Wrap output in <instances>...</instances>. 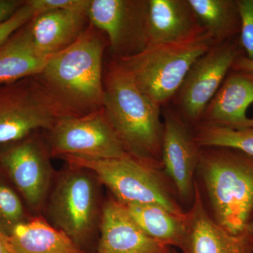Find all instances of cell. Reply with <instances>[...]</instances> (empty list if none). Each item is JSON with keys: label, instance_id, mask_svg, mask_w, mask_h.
<instances>
[{"label": "cell", "instance_id": "28", "mask_svg": "<svg viewBox=\"0 0 253 253\" xmlns=\"http://www.w3.org/2000/svg\"><path fill=\"white\" fill-rule=\"evenodd\" d=\"M232 68L253 73V61L248 59L245 55H243L236 59Z\"/></svg>", "mask_w": 253, "mask_h": 253}, {"label": "cell", "instance_id": "29", "mask_svg": "<svg viewBox=\"0 0 253 253\" xmlns=\"http://www.w3.org/2000/svg\"><path fill=\"white\" fill-rule=\"evenodd\" d=\"M0 253H14L10 245L9 238L0 231Z\"/></svg>", "mask_w": 253, "mask_h": 253}, {"label": "cell", "instance_id": "26", "mask_svg": "<svg viewBox=\"0 0 253 253\" xmlns=\"http://www.w3.org/2000/svg\"><path fill=\"white\" fill-rule=\"evenodd\" d=\"M36 14L52 10L87 11L91 0H28Z\"/></svg>", "mask_w": 253, "mask_h": 253}, {"label": "cell", "instance_id": "13", "mask_svg": "<svg viewBox=\"0 0 253 253\" xmlns=\"http://www.w3.org/2000/svg\"><path fill=\"white\" fill-rule=\"evenodd\" d=\"M161 163L181 199L194 198L200 148L180 116L168 112L163 123Z\"/></svg>", "mask_w": 253, "mask_h": 253}, {"label": "cell", "instance_id": "27", "mask_svg": "<svg viewBox=\"0 0 253 253\" xmlns=\"http://www.w3.org/2000/svg\"><path fill=\"white\" fill-rule=\"evenodd\" d=\"M24 2L23 0H0V23L11 17Z\"/></svg>", "mask_w": 253, "mask_h": 253}, {"label": "cell", "instance_id": "18", "mask_svg": "<svg viewBox=\"0 0 253 253\" xmlns=\"http://www.w3.org/2000/svg\"><path fill=\"white\" fill-rule=\"evenodd\" d=\"M49 57L37 51L26 23L0 46V85L38 76Z\"/></svg>", "mask_w": 253, "mask_h": 253}, {"label": "cell", "instance_id": "20", "mask_svg": "<svg viewBox=\"0 0 253 253\" xmlns=\"http://www.w3.org/2000/svg\"><path fill=\"white\" fill-rule=\"evenodd\" d=\"M123 206L132 220L146 236L168 247L181 249L185 234V215H176L158 205Z\"/></svg>", "mask_w": 253, "mask_h": 253}, {"label": "cell", "instance_id": "23", "mask_svg": "<svg viewBox=\"0 0 253 253\" xmlns=\"http://www.w3.org/2000/svg\"><path fill=\"white\" fill-rule=\"evenodd\" d=\"M26 221L22 202L17 194L0 181V231L9 236L16 226Z\"/></svg>", "mask_w": 253, "mask_h": 253}, {"label": "cell", "instance_id": "30", "mask_svg": "<svg viewBox=\"0 0 253 253\" xmlns=\"http://www.w3.org/2000/svg\"><path fill=\"white\" fill-rule=\"evenodd\" d=\"M241 127H253V118H249L248 121Z\"/></svg>", "mask_w": 253, "mask_h": 253}, {"label": "cell", "instance_id": "14", "mask_svg": "<svg viewBox=\"0 0 253 253\" xmlns=\"http://www.w3.org/2000/svg\"><path fill=\"white\" fill-rule=\"evenodd\" d=\"M169 248L146 236L122 204L116 200L105 203L96 253H166Z\"/></svg>", "mask_w": 253, "mask_h": 253}, {"label": "cell", "instance_id": "24", "mask_svg": "<svg viewBox=\"0 0 253 253\" xmlns=\"http://www.w3.org/2000/svg\"><path fill=\"white\" fill-rule=\"evenodd\" d=\"M241 19L239 41L245 56L253 61V0H237Z\"/></svg>", "mask_w": 253, "mask_h": 253}, {"label": "cell", "instance_id": "9", "mask_svg": "<svg viewBox=\"0 0 253 253\" xmlns=\"http://www.w3.org/2000/svg\"><path fill=\"white\" fill-rule=\"evenodd\" d=\"M243 55L239 36L215 44L195 61L177 92L178 106L183 117L190 122L203 118L236 59Z\"/></svg>", "mask_w": 253, "mask_h": 253}, {"label": "cell", "instance_id": "11", "mask_svg": "<svg viewBox=\"0 0 253 253\" xmlns=\"http://www.w3.org/2000/svg\"><path fill=\"white\" fill-rule=\"evenodd\" d=\"M49 152L33 134L0 147V165L34 209L43 204L51 185L53 169Z\"/></svg>", "mask_w": 253, "mask_h": 253}, {"label": "cell", "instance_id": "6", "mask_svg": "<svg viewBox=\"0 0 253 253\" xmlns=\"http://www.w3.org/2000/svg\"><path fill=\"white\" fill-rule=\"evenodd\" d=\"M90 171L71 167L56 181L47 208L51 225L83 250L92 237L99 214V184Z\"/></svg>", "mask_w": 253, "mask_h": 253}, {"label": "cell", "instance_id": "12", "mask_svg": "<svg viewBox=\"0 0 253 253\" xmlns=\"http://www.w3.org/2000/svg\"><path fill=\"white\" fill-rule=\"evenodd\" d=\"M184 226L183 253H253V239L247 232L231 234L208 212L196 184L192 206L185 214Z\"/></svg>", "mask_w": 253, "mask_h": 253}, {"label": "cell", "instance_id": "1", "mask_svg": "<svg viewBox=\"0 0 253 253\" xmlns=\"http://www.w3.org/2000/svg\"><path fill=\"white\" fill-rule=\"evenodd\" d=\"M89 23L71 45L51 55L34 76L61 118L79 117L103 109L102 61L106 42Z\"/></svg>", "mask_w": 253, "mask_h": 253}, {"label": "cell", "instance_id": "31", "mask_svg": "<svg viewBox=\"0 0 253 253\" xmlns=\"http://www.w3.org/2000/svg\"><path fill=\"white\" fill-rule=\"evenodd\" d=\"M247 233L253 239V220L250 223L249 225L248 226Z\"/></svg>", "mask_w": 253, "mask_h": 253}, {"label": "cell", "instance_id": "10", "mask_svg": "<svg viewBox=\"0 0 253 253\" xmlns=\"http://www.w3.org/2000/svg\"><path fill=\"white\" fill-rule=\"evenodd\" d=\"M148 0H91L89 22L106 36L116 58L137 54L148 45Z\"/></svg>", "mask_w": 253, "mask_h": 253}, {"label": "cell", "instance_id": "22", "mask_svg": "<svg viewBox=\"0 0 253 253\" xmlns=\"http://www.w3.org/2000/svg\"><path fill=\"white\" fill-rule=\"evenodd\" d=\"M199 148H228L253 158V127H231L204 123L194 136Z\"/></svg>", "mask_w": 253, "mask_h": 253}, {"label": "cell", "instance_id": "5", "mask_svg": "<svg viewBox=\"0 0 253 253\" xmlns=\"http://www.w3.org/2000/svg\"><path fill=\"white\" fill-rule=\"evenodd\" d=\"M62 158L71 167L92 172L123 205H158L176 215H185L155 172L154 166L131 155L108 159L76 156Z\"/></svg>", "mask_w": 253, "mask_h": 253}, {"label": "cell", "instance_id": "17", "mask_svg": "<svg viewBox=\"0 0 253 253\" xmlns=\"http://www.w3.org/2000/svg\"><path fill=\"white\" fill-rule=\"evenodd\" d=\"M253 103V73L232 68L202 118L210 124L241 127L249 118L246 111Z\"/></svg>", "mask_w": 253, "mask_h": 253}, {"label": "cell", "instance_id": "32", "mask_svg": "<svg viewBox=\"0 0 253 253\" xmlns=\"http://www.w3.org/2000/svg\"><path fill=\"white\" fill-rule=\"evenodd\" d=\"M166 253H176V252H174V251L171 248H169V249H168V251H166Z\"/></svg>", "mask_w": 253, "mask_h": 253}, {"label": "cell", "instance_id": "2", "mask_svg": "<svg viewBox=\"0 0 253 253\" xmlns=\"http://www.w3.org/2000/svg\"><path fill=\"white\" fill-rule=\"evenodd\" d=\"M104 83L103 109L126 151L152 166L161 162L164 126L161 106L113 60Z\"/></svg>", "mask_w": 253, "mask_h": 253}, {"label": "cell", "instance_id": "21", "mask_svg": "<svg viewBox=\"0 0 253 253\" xmlns=\"http://www.w3.org/2000/svg\"><path fill=\"white\" fill-rule=\"evenodd\" d=\"M204 31L216 44L239 36L237 0H188Z\"/></svg>", "mask_w": 253, "mask_h": 253}, {"label": "cell", "instance_id": "25", "mask_svg": "<svg viewBox=\"0 0 253 253\" xmlns=\"http://www.w3.org/2000/svg\"><path fill=\"white\" fill-rule=\"evenodd\" d=\"M36 14V11L26 0L11 17L0 23V46L18 29L29 22Z\"/></svg>", "mask_w": 253, "mask_h": 253}, {"label": "cell", "instance_id": "16", "mask_svg": "<svg viewBox=\"0 0 253 253\" xmlns=\"http://www.w3.org/2000/svg\"><path fill=\"white\" fill-rule=\"evenodd\" d=\"M87 22V11L52 10L36 14L28 27L37 51L50 56L72 44Z\"/></svg>", "mask_w": 253, "mask_h": 253}, {"label": "cell", "instance_id": "8", "mask_svg": "<svg viewBox=\"0 0 253 253\" xmlns=\"http://www.w3.org/2000/svg\"><path fill=\"white\" fill-rule=\"evenodd\" d=\"M49 131V152L54 156L108 159L130 155L104 109L79 117L60 118Z\"/></svg>", "mask_w": 253, "mask_h": 253}, {"label": "cell", "instance_id": "19", "mask_svg": "<svg viewBox=\"0 0 253 253\" xmlns=\"http://www.w3.org/2000/svg\"><path fill=\"white\" fill-rule=\"evenodd\" d=\"M8 238L14 253H86L64 233L40 218L18 224Z\"/></svg>", "mask_w": 253, "mask_h": 253}, {"label": "cell", "instance_id": "7", "mask_svg": "<svg viewBox=\"0 0 253 253\" xmlns=\"http://www.w3.org/2000/svg\"><path fill=\"white\" fill-rule=\"evenodd\" d=\"M60 118L35 77L0 85V147L49 130Z\"/></svg>", "mask_w": 253, "mask_h": 253}, {"label": "cell", "instance_id": "3", "mask_svg": "<svg viewBox=\"0 0 253 253\" xmlns=\"http://www.w3.org/2000/svg\"><path fill=\"white\" fill-rule=\"evenodd\" d=\"M197 168L215 221L231 234L247 232L253 220V158L228 148H200Z\"/></svg>", "mask_w": 253, "mask_h": 253}, {"label": "cell", "instance_id": "15", "mask_svg": "<svg viewBox=\"0 0 253 253\" xmlns=\"http://www.w3.org/2000/svg\"><path fill=\"white\" fill-rule=\"evenodd\" d=\"M204 31L188 0H148V45L188 41Z\"/></svg>", "mask_w": 253, "mask_h": 253}, {"label": "cell", "instance_id": "4", "mask_svg": "<svg viewBox=\"0 0 253 253\" xmlns=\"http://www.w3.org/2000/svg\"><path fill=\"white\" fill-rule=\"evenodd\" d=\"M215 43L206 31L188 41L146 46L113 59L139 89L159 106L177 94L190 68Z\"/></svg>", "mask_w": 253, "mask_h": 253}]
</instances>
